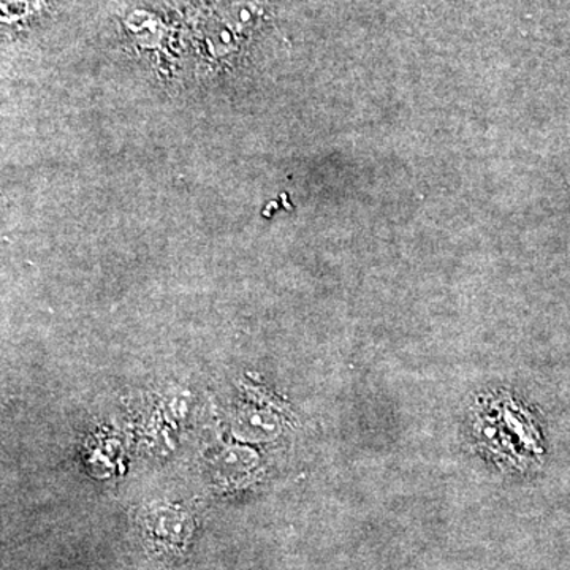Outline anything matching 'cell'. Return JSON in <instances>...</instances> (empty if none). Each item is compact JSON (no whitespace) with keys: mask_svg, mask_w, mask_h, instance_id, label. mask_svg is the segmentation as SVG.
Segmentation results:
<instances>
[]
</instances>
